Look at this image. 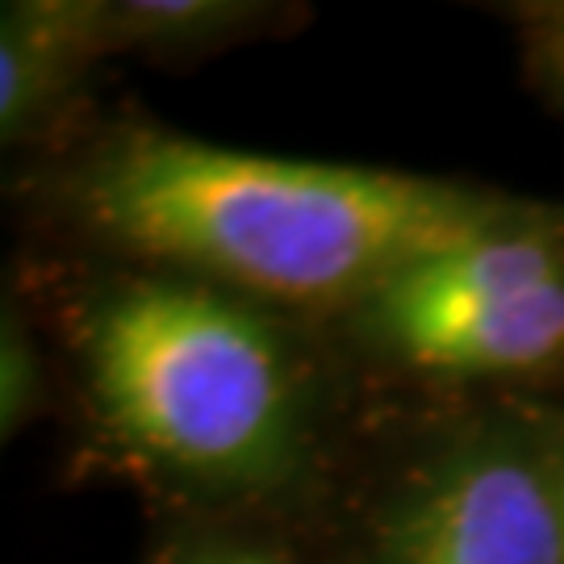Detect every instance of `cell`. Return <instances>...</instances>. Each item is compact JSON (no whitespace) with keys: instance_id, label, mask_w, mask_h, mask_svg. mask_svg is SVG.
Listing matches in <instances>:
<instances>
[{"instance_id":"obj_8","label":"cell","mask_w":564,"mask_h":564,"mask_svg":"<svg viewBox=\"0 0 564 564\" xmlns=\"http://www.w3.org/2000/svg\"><path fill=\"white\" fill-rule=\"evenodd\" d=\"M547 59H552V67H556V76L564 80V21L552 30V39H547Z\"/></svg>"},{"instance_id":"obj_6","label":"cell","mask_w":564,"mask_h":564,"mask_svg":"<svg viewBox=\"0 0 564 564\" xmlns=\"http://www.w3.org/2000/svg\"><path fill=\"white\" fill-rule=\"evenodd\" d=\"M67 25H72L67 18H30V13L4 21V42H0V118L4 126H21L55 88L59 59L76 46Z\"/></svg>"},{"instance_id":"obj_2","label":"cell","mask_w":564,"mask_h":564,"mask_svg":"<svg viewBox=\"0 0 564 564\" xmlns=\"http://www.w3.org/2000/svg\"><path fill=\"white\" fill-rule=\"evenodd\" d=\"M88 368L105 419L181 473L260 481L293 452L297 389L281 339L214 289L113 293L88 330Z\"/></svg>"},{"instance_id":"obj_1","label":"cell","mask_w":564,"mask_h":564,"mask_svg":"<svg viewBox=\"0 0 564 564\" xmlns=\"http://www.w3.org/2000/svg\"><path fill=\"white\" fill-rule=\"evenodd\" d=\"M84 202L151 260L289 302L377 297L414 263L510 226L502 205L447 181L151 130L105 151Z\"/></svg>"},{"instance_id":"obj_7","label":"cell","mask_w":564,"mask_h":564,"mask_svg":"<svg viewBox=\"0 0 564 564\" xmlns=\"http://www.w3.org/2000/svg\"><path fill=\"white\" fill-rule=\"evenodd\" d=\"M181 564H284V561L263 556V552H251V547H202V552L184 556Z\"/></svg>"},{"instance_id":"obj_3","label":"cell","mask_w":564,"mask_h":564,"mask_svg":"<svg viewBox=\"0 0 564 564\" xmlns=\"http://www.w3.org/2000/svg\"><path fill=\"white\" fill-rule=\"evenodd\" d=\"M389 564H564V494L519 452H468L402 506Z\"/></svg>"},{"instance_id":"obj_5","label":"cell","mask_w":564,"mask_h":564,"mask_svg":"<svg viewBox=\"0 0 564 564\" xmlns=\"http://www.w3.org/2000/svg\"><path fill=\"white\" fill-rule=\"evenodd\" d=\"M556 281H564L561 251L540 235L506 226L414 263L372 297V314H426V310L481 305Z\"/></svg>"},{"instance_id":"obj_4","label":"cell","mask_w":564,"mask_h":564,"mask_svg":"<svg viewBox=\"0 0 564 564\" xmlns=\"http://www.w3.org/2000/svg\"><path fill=\"white\" fill-rule=\"evenodd\" d=\"M384 343L419 368L510 372L564 351V281L456 310L372 314Z\"/></svg>"}]
</instances>
